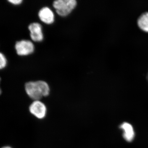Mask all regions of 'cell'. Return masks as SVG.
I'll list each match as a JSON object with an SVG mask.
<instances>
[{"label": "cell", "mask_w": 148, "mask_h": 148, "mask_svg": "<svg viewBox=\"0 0 148 148\" xmlns=\"http://www.w3.org/2000/svg\"><path fill=\"white\" fill-rule=\"evenodd\" d=\"M25 88L27 95L34 101H39L42 97L47 96L50 91L48 84L43 81L27 82Z\"/></svg>", "instance_id": "cell-1"}, {"label": "cell", "mask_w": 148, "mask_h": 148, "mask_svg": "<svg viewBox=\"0 0 148 148\" xmlns=\"http://www.w3.org/2000/svg\"><path fill=\"white\" fill-rule=\"evenodd\" d=\"M77 5L75 0H57L53 2V7L58 15L67 16L71 12Z\"/></svg>", "instance_id": "cell-2"}, {"label": "cell", "mask_w": 148, "mask_h": 148, "mask_svg": "<svg viewBox=\"0 0 148 148\" xmlns=\"http://www.w3.org/2000/svg\"><path fill=\"white\" fill-rule=\"evenodd\" d=\"M29 111L32 115L39 119H42L46 115V106L41 101H35L29 107Z\"/></svg>", "instance_id": "cell-3"}, {"label": "cell", "mask_w": 148, "mask_h": 148, "mask_svg": "<svg viewBox=\"0 0 148 148\" xmlns=\"http://www.w3.org/2000/svg\"><path fill=\"white\" fill-rule=\"evenodd\" d=\"M16 53L18 55H29L34 52V46L32 42L27 40H21L17 42L15 45Z\"/></svg>", "instance_id": "cell-4"}, {"label": "cell", "mask_w": 148, "mask_h": 148, "mask_svg": "<svg viewBox=\"0 0 148 148\" xmlns=\"http://www.w3.org/2000/svg\"><path fill=\"white\" fill-rule=\"evenodd\" d=\"M119 127L123 131V137L125 141L132 142L135 138V131L132 125L124 122L120 125Z\"/></svg>", "instance_id": "cell-5"}, {"label": "cell", "mask_w": 148, "mask_h": 148, "mask_svg": "<svg viewBox=\"0 0 148 148\" xmlns=\"http://www.w3.org/2000/svg\"><path fill=\"white\" fill-rule=\"evenodd\" d=\"M30 36L32 40L35 42H40L43 39L42 26L38 23H32L29 27Z\"/></svg>", "instance_id": "cell-6"}, {"label": "cell", "mask_w": 148, "mask_h": 148, "mask_svg": "<svg viewBox=\"0 0 148 148\" xmlns=\"http://www.w3.org/2000/svg\"><path fill=\"white\" fill-rule=\"evenodd\" d=\"M38 15L40 20L45 24H51L54 21V14L48 8L45 7L41 9L39 12Z\"/></svg>", "instance_id": "cell-7"}, {"label": "cell", "mask_w": 148, "mask_h": 148, "mask_svg": "<svg viewBox=\"0 0 148 148\" xmlns=\"http://www.w3.org/2000/svg\"><path fill=\"white\" fill-rule=\"evenodd\" d=\"M138 24L142 30L148 32V12L143 13L139 17Z\"/></svg>", "instance_id": "cell-8"}, {"label": "cell", "mask_w": 148, "mask_h": 148, "mask_svg": "<svg viewBox=\"0 0 148 148\" xmlns=\"http://www.w3.org/2000/svg\"><path fill=\"white\" fill-rule=\"evenodd\" d=\"M7 64V60L4 54L0 52V70L4 69Z\"/></svg>", "instance_id": "cell-9"}, {"label": "cell", "mask_w": 148, "mask_h": 148, "mask_svg": "<svg viewBox=\"0 0 148 148\" xmlns=\"http://www.w3.org/2000/svg\"><path fill=\"white\" fill-rule=\"evenodd\" d=\"M8 1L14 5H19L22 3V0H9Z\"/></svg>", "instance_id": "cell-10"}, {"label": "cell", "mask_w": 148, "mask_h": 148, "mask_svg": "<svg viewBox=\"0 0 148 148\" xmlns=\"http://www.w3.org/2000/svg\"><path fill=\"white\" fill-rule=\"evenodd\" d=\"M12 148L11 147H9V146H5V147H3L2 148Z\"/></svg>", "instance_id": "cell-11"}, {"label": "cell", "mask_w": 148, "mask_h": 148, "mask_svg": "<svg viewBox=\"0 0 148 148\" xmlns=\"http://www.w3.org/2000/svg\"><path fill=\"white\" fill-rule=\"evenodd\" d=\"M1 78H0V82H1ZM1 92H2L1 90V88H0V95H1Z\"/></svg>", "instance_id": "cell-12"}]
</instances>
